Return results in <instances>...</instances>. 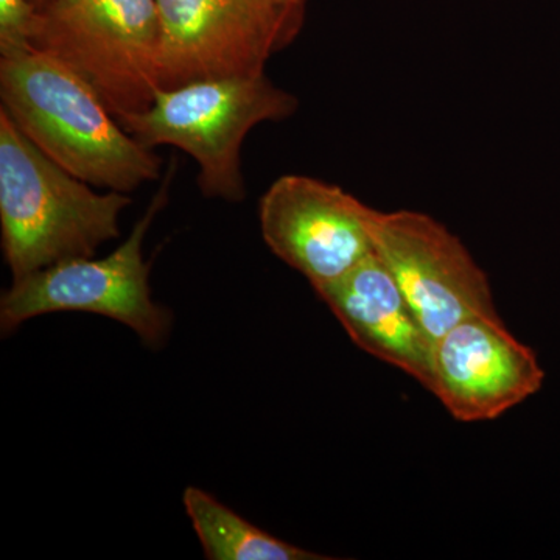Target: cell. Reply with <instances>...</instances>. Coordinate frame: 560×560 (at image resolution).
<instances>
[{
    "instance_id": "ba28073f",
    "label": "cell",
    "mask_w": 560,
    "mask_h": 560,
    "mask_svg": "<svg viewBox=\"0 0 560 560\" xmlns=\"http://www.w3.org/2000/svg\"><path fill=\"white\" fill-rule=\"evenodd\" d=\"M372 208L311 176H280L259 202L261 235L276 257L313 289L341 278L374 253Z\"/></svg>"
},
{
    "instance_id": "277c9868",
    "label": "cell",
    "mask_w": 560,
    "mask_h": 560,
    "mask_svg": "<svg viewBox=\"0 0 560 560\" xmlns=\"http://www.w3.org/2000/svg\"><path fill=\"white\" fill-rule=\"evenodd\" d=\"M32 47L90 81L117 120L149 108L161 90L158 0H51Z\"/></svg>"
},
{
    "instance_id": "30bf717a",
    "label": "cell",
    "mask_w": 560,
    "mask_h": 560,
    "mask_svg": "<svg viewBox=\"0 0 560 560\" xmlns=\"http://www.w3.org/2000/svg\"><path fill=\"white\" fill-rule=\"evenodd\" d=\"M315 291L360 349L407 372L431 393L434 341L375 250Z\"/></svg>"
},
{
    "instance_id": "7c38bea8",
    "label": "cell",
    "mask_w": 560,
    "mask_h": 560,
    "mask_svg": "<svg viewBox=\"0 0 560 560\" xmlns=\"http://www.w3.org/2000/svg\"><path fill=\"white\" fill-rule=\"evenodd\" d=\"M36 20L32 0H0V57L31 49Z\"/></svg>"
},
{
    "instance_id": "4fadbf2b",
    "label": "cell",
    "mask_w": 560,
    "mask_h": 560,
    "mask_svg": "<svg viewBox=\"0 0 560 560\" xmlns=\"http://www.w3.org/2000/svg\"><path fill=\"white\" fill-rule=\"evenodd\" d=\"M32 2H33V5H35L36 9H38V11H39V10H43L44 7L49 5L51 0H32Z\"/></svg>"
},
{
    "instance_id": "6da1fadb",
    "label": "cell",
    "mask_w": 560,
    "mask_h": 560,
    "mask_svg": "<svg viewBox=\"0 0 560 560\" xmlns=\"http://www.w3.org/2000/svg\"><path fill=\"white\" fill-rule=\"evenodd\" d=\"M0 102L25 138L91 186L131 194L161 178L160 154L121 127L90 81L46 51L0 57Z\"/></svg>"
},
{
    "instance_id": "7a4b0ae2",
    "label": "cell",
    "mask_w": 560,
    "mask_h": 560,
    "mask_svg": "<svg viewBox=\"0 0 560 560\" xmlns=\"http://www.w3.org/2000/svg\"><path fill=\"white\" fill-rule=\"evenodd\" d=\"M130 195L92 190L25 138L0 109V226L13 280L94 257L120 235Z\"/></svg>"
},
{
    "instance_id": "9c48e42d",
    "label": "cell",
    "mask_w": 560,
    "mask_h": 560,
    "mask_svg": "<svg viewBox=\"0 0 560 560\" xmlns=\"http://www.w3.org/2000/svg\"><path fill=\"white\" fill-rule=\"evenodd\" d=\"M536 352L501 319L464 320L434 342L433 388L459 422L492 420L541 388Z\"/></svg>"
},
{
    "instance_id": "5b68a950",
    "label": "cell",
    "mask_w": 560,
    "mask_h": 560,
    "mask_svg": "<svg viewBox=\"0 0 560 560\" xmlns=\"http://www.w3.org/2000/svg\"><path fill=\"white\" fill-rule=\"evenodd\" d=\"M167 176L132 228L130 237L103 259L80 257L13 280L0 298V330L11 334L25 320L54 312H88L125 324L143 345L158 348L167 338L172 315L151 298L149 261L142 246L151 223L165 208L175 175Z\"/></svg>"
},
{
    "instance_id": "52a82bcc",
    "label": "cell",
    "mask_w": 560,
    "mask_h": 560,
    "mask_svg": "<svg viewBox=\"0 0 560 560\" xmlns=\"http://www.w3.org/2000/svg\"><path fill=\"white\" fill-rule=\"evenodd\" d=\"M374 249L436 342L467 319H500L486 272L463 242L422 212L372 209Z\"/></svg>"
},
{
    "instance_id": "8992f818",
    "label": "cell",
    "mask_w": 560,
    "mask_h": 560,
    "mask_svg": "<svg viewBox=\"0 0 560 560\" xmlns=\"http://www.w3.org/2000/svg\"><path fill=\"white\" fill-rule=\"evenodd\" d=\"M307 0H158L161 90L257 75L300 35Z\"/></svg>"
},
{
    "instance_id": "3957f363",
    "label": "cell",
    "mask_w": 560,
    "mask_h": 560,
    "mask_svg": "<svg viewBox=\"0 0 560 560\" xmlns=\"http://www.w3.org/2000/svg\"><path fill=\"white\" fill-rule=\"evenodd\" d=\"M298 106V98L264 72L160 90L149 108L119 121L149 149L172 145L194 158L205 197L242 202L246 198L242 172L246 136L264 121L289 119Z\"/></svg>"
},
{
    "instance_id": "8fae6325",
    "label": "cell",
    "mask_w": 560,
    "mask_h": 560,
    "mask_svg": "<svg viewBox=\"0 0 560 560\" xmlns=\"http://www.w3.org/2000/svg\"><path fill=\"white\" fill-rule=\"evenodd\" d=\"M183 503L208 560L330 559L265 533L215 497L194 486L184 490Z\"/></svg>"
}]
</instances>
